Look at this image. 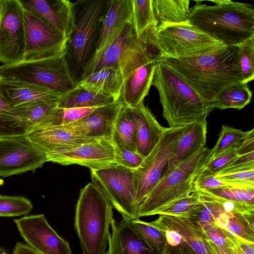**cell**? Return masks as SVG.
<instances>
[{
	"label": "cell",
	"instance_id": "23",
	"mask_svg": "<svg viewBox=\"0 0 254 254\" xmlns=\"http://www.w3.org/2000/svg\"><path fill=\"white\" fill-rule=\"evenodd\" d=\"M132 18L131 0H110L102 22L95 53L100 52L111 44L127 24H132Z\"/></svg>",
	"mask_w": 254,
	"mask_h": 254
},
{
	"label": "cell",
	"instance_id": "20",
	"mask_svg": "<svg viewBox=\"0 0 254 254\" xmlns=\"http://www.w3.org/2000/svg\"><path fill=\"white\" fill-rule=\"evenodd\" d=\"M0 95L13 108L46 101H59L64 94L25 82L0 78Z\"/></svg>",
	"mask_w": 254,
	"mask_h": 254
},
{
	"label": "cell",
	"instance_id": "17",
	"mask_svg": "<svg viewBox=\"0 0 254 254\" xmlns=\"http://www.w3.org/2000/svg\"><path fill=\"white\" fill-rule=\"evenodd\" d=\"M123 105L119 100L96 107L82 118L64 126L81 136L95 139H111L115 121Z\"/></svg>",
	"mask_w": 254,
	"mask_h": 254
},
{
	"label": "cell",
	"instance_id": "56",
	"mask_svg": "<svg viewBox=\"0 0 254 254\" xmlns=\"http://www.w3.org/2000/svg\"><path fill=\"white\" fill-rule=\"evenodd\" d=\"M152 254H169L167 249L164 251L159 252H155Z\"/></svg>",
	"mask_w": 254,
	"mask_h": 254
},
{
	"label": "cell",
	"instance_id": "54",
	"mask_svg": "<svg viewBox=\"0 0 254 254\" xmlns=\"http://www.w3.org/2000/svg\"><path fill=\"white\" fill-rule=\"evenodd\" d=\"M214 254H236L232 248H224L215 245L210 241Z\"/></svg>",
	"mask_w": 254,
	"mask_h": 254
},
{
	"label": "cell",
	"instance_id": "18",
	"mask_svg": "<svg viewBox=\"0 0 254 254\" xmlns=\"http://www.w3.org/2000/svg\"><path fill=\"white\" fill-rule=\"evenodd\" d=\"M136 38L132 24H127L111 44L94 54L84 66L79 80L102 68L118 66L128 53Z\"/></svg>",
	"mask_w": 254,
	"mask_h": 254
},
{
	"label": "cell",
	"instance_id": "52",
	"mask_svg": "<svg viewBox=\"0 0 254 254\" xmlns=\"http://www.w3.org/2000/svg\"><path fill=\"white\" fill-rule=\"evenodd\" d=\"M235 239L237 244L244 254H254V242L245 240L236 236Z\"/></svg>",
	"mask_w": 254,
	"mask_h": 254
},
{
	"label": "cell",
	"instance_id": "15",
	"mask_svg": "<svg viewBox=\"0 0 254 254\" xmlns=\"http://www.w3.org/2000/svg\"><path fill=\"white\" fill-rule=\"evenodd\" d=\"M14 222L27 244L41 254H72L69 243L51 227L44 214L25 215Z\"/></svg>",
	"mask_w": 254,
	"mask_h": 254
},
{
	"label": "cell",
	"instance_id": "22",
	"mask_svg": "<svg viewBox=\"0 0 254 254\" xmlns=\"http://www.w3.org/2000/svg\"><path fill=\"white\" fill-rule=\"evenodd\" d=\"M25 134L45 154L60 148L74 146L99 140L79 136L64 126L36 128Z\"/></svg>",
	"mask_w": 254,
	"mask_h": 254
},
{
	"label": "cell",
	"instance_id": "37",
	"mask_svg": "<svg viewBox=\"0 0 254 254\" xmlns=\"http://www.w3.org/2000/svg\"><path fill=\"white\" fill-rule=\"evenodd\" d=\"M199 192L195 190L176 199L153 212L152 215L186 216L199 203Z\"/></svg>",
	"mask_w": 254,
	"mask_h": 254
},
{
	"label": "cell",
	"instance_id": "1",
	"mask_svg": "<svg viewBox=\"0 0 254 254\" xmlns=\"http://www.w3.org/2000/svg\"><path fill=\"white\" fill-rule=\"evenodd\" d=\"M159 60L171 68L211 106L222 89L242 82L237 46L224 45L194 57Z\"/></svg>",
	"mask_w": 254,
	"mask_h": 254
},
{
	"label": "cell",
	"instance_id": "48",
	"mask_svg": "<svg viewBox=\"0 0 254 254\" xmlns=\"http://www.w3.org/2000/svg\"><path fill=\"white\" fill-rule=\"evenodd\" d=\"M254 169V152L238 156L234 161L219 174L230 173Z\"/></svg>",
	"mask_w": 254,
	"mask_h": 254
},
{
	"label": "cell",
	"instance_id": "44",
	"mask_svg": "<svg viewBox=\"0 0 254 254\" xmlns=\"http://www.w3.org/2000/svg\"><path fill=\"white\" fill-rule=\"evenodd\" d=\"M215 177L227 186L240 188H254V169L216 174Z\"/></svg>",
	"mask_w": 254,
	"mask_h": 254
},
{
	"label": "cell",
	"instance_id": "42",
	"mask_svg": "<svg viewBox=\"0 0 254 254\" xmlns=\"http://www.w3.org/2000/svg\"><path fill=\"white\" fill-rule=\"evenodd\" d=\"M111 141L117 164L132 170H136L141 166L144 158L136 151L127 149L114 130Z\"/></svg>",
	"mask_w": 254,
	"mask_h": 254
},
{
	"label": "cell",
	"instance_id": "31",
	"mask_svg": "<svg viewBox=\"0 0 254 254\" xmlns=\"http://www.w3.org/2000/svg\"><path fill=\"white\" fill-rule=\"evenodd\" d=\"M114 101H115L110 97L95 94L77 85L76 88L63 96L58 102V107L62 109L94 108Z\"/></svg>",
	"mask_w": 254,
	"mask_h": 254
},
{
	"label": "cell",
	"instance_id": "13",
	"mask_svg": "<svg viewBox=\"0 0 254 254\" xmlns=\"http://www.w3.org/2000/svg\"><path fill=\"white\" fill-rule=\"evenodd\" d=\"M24 19V61L49 58L66 51L68 40L62 33L25 10Z\"/></svg>",
	"mask_w": 254,
	"mask_h": 254
},
{
	"label": "cell",
	"instance_id": "5",
	"mask_svg": "<svg viewBox=\"0 0 254 254\" xmlns=\"http://www.w3.org/2000/svg\"><path fill=\"white\" fill-rule=\"evenodd\" d=\"M110 1L82 0L74 3V26L67 44L66 57L77 82L95 53Z\"/></svg>",
	"mask_w": 254,
	"mask_h": 254
},
{
	"label": "cell",
	"instance_id": "33",
	"mask_svg": "<svg viewBox=\"0 0 254 254\" xmlns=\"http://www.w3.org/2000/svg\"><path fill=\"white\" fill-rule=\"evenodd\" d=\"M114 130L127 149L136 151L137 125L128 108L124 105L121 108L115 121Z\"/></svg>",
	"mask_w": 254,
	"mask_h": 254
},
{
	"label": "cell",
	"instance_id": "24",
	"mask_svg": "<svg viewBox=\"0 0 254 254\" xmlns=\"http://www.w3.org/2000/svg\"><path fill=\"white\" fill-rule=\"evenodd\" d=\"M128 109L137 125L136 152L145 158L157 145L166 127L160 125L143 103Z\"/></svg>",
	"mask_w": 254,
	"mask_h": 254
},
{
	"label": "cell",
	"instance_id": "45",
	"mask_svg": "<svg viewBox=\"0 0 254 254\" xmlns=\"http://www.w3.org/2000/svg\"><path fill=\"white\" fill-rule=\"evenodd\" d=\"M237 147L226 150L213 158H210L205 168L215 175L222 172L237 157Z\"/></svg>",
	"mask_w": 254,
	"mask_h": 254
},
{
	"label": "cell",
	"instance_id": "35",
	"mask_svg": "<svg viewBox=\"0 0 254 254\" xmlns=\"http://www.w3.org/2000/svg\"><path fill=\"white\" fill-rule=\"evenodd\" d=\"M132 26L139 37L153 24H157L152 7V0H131Z\"/></svg>",
	"mask_w": 254,
	"mask_h": 254
},
{
	"label": "cell",
	"instance_id": "9",
	"mask_svg": "<svg viewBox=\"0 0 254 254\" xmlns=\"http://www.w3.org/2000/svg\"><path fill=\"white\" fill-rule=\"evenodd\" d=\"M188 125L166 127L152 151L138 168L133 170L134 201L137 212L139 206L165 173L178 140Z\"/></svg>",
	"mask_w": 254,
	"mask_h": 254
},
{
	"label": "cell",
	"instance_id": "47",
	"mask_svg": "<svg viewBox=\"0 0 254 254\" xmlns=\"http://www.w3.org/2000/svg\"><path fill=\"white\" fill-rule=\"evenodd\" d=\"M224 186H227L223 182L217 179L215 175L211 173L205 167L196 177L194 182L195 190H205Z\"/></svg>",
	"mask_w": 254,
	"mask_h": 254
},
{
	"label": "cell",
	"instance_id": "19",
	"mask_svg": "<svg viewBox=\"0 0 254 254\" xmlns=\"http://www.w3.org/2000/svg\"><path fill=\"white\" fill-rule=\"evenodd\" d=\"M149 223L160 230L176 232L197 254H214L203 228L188 217L159 215L156 220Z\"/></svg>",
	"mask_w": 254,
	"mask_h": 254
},
{
	"label": "cell",
	"instance_id": "38",
	"mask_svg": "<svg viewBox=\"0 0 254 254\" xmlns=\"http://www.w3.org/2000/svg\"><path fill=\"white\" fill-rule=\"evenodd\" d=\"M19 120L16 109L0 95V137L25 134L19 127Z\"/></svg>",
	"mask_w": 254,
	"mask_h": 254
},
{
	"label": "cell",
	"instance_id": "11",
	"mask_svg": "<svg viewBox=\"0 0 254 254\" xmlns=\"http://www.w3.org/2000/svg\"><path fill=\"white\" fill-rule=\"evenodd\" d=\"M25 48L24 9L20 0H0V62L23 61Z\"/></svg>",
	"mask_w": 254,
	"mask_h": 254
},
{
	"label": "cell",
	"instance_id": "36",
	"mask_svg": "<svg viewBox=\"0 0 254 254\" xmlns=\"http://www.w3.org/2000/svg\"><path fill=\"white\" fill-rule=\"evenodd\" d=\"M95 108L62 109L57 107L47 119L34 129L68 125L82 118Z\"/></svg>",
	"mask_w": 254,
	"mask_h": 254
},
{
	"label": "cell",
	"instance_id": "25",
	"mask_svg": "<svg viewBox=\"0 0 254 254\" xmlns=\"http://www.w3.org/2000/svg\"><path fill=\"white\" fill-rule=\"evenodd\" d=\"M109 236V249L106 254H152L155 253L122 219L113 218Z\"/></svg>",
	"mask_w": 254,
	"mask_h": 254
},
{
	"label": "cell",
	"instance_id": "39",
	"mask_svg": "<svg viewBox=\"0 0 254 254\" xmlns=\"http://www.w3.org/2000/svg\"><path fill=\"white\" fill-rule=\"evenodd\" d=\"M249 132L250 130L244 131L240 129L223 125L219 138L213 149H211L210 158L237 146Z\"/></svg>",
	"mask_w": 254,
	"mask_h": 254
},
{
	"label": "cell",
	"instance_id": "10",
	"mask_svg": "<svg viewBox=\"0 0 254 254\" xmlns=\"http://www.w3.org/2000/svg\"><path fill=\"white\" fill-rule=\"evenodd\" d=\"M90 171L92 183L121 214L123 219L138 218L134 201L133 170L116 164Z\"/></svg>",
	"mask_w": 254,
	"mask_h": 254
},
{
	"label": "cell",
	"instance_id": "12",
	"mask_svg": "<svg viewBox=\"0 0 254 254\" xmlns=\"http://www.w3.org/2000/svg\"><path fill=\"white\" fill-rule=\"evenodd\" d=\"M47 162L25 134L0 137V177L35 173Z\"/></svg>",
	"mask_w": 254,
	"mask_h": 254
},
{
	"label": "cell",
	"instance_id": "3",
	"mask_svg": "<svg viewBox=\"0 0 254 254\" xmlns=\"http://www.w3.org/2000/svg\"><path fill=\"white\" fill-rule=\"evenodd\" d=\"M157 89L163 116L170 127L206 120L213 109L171 68L158 60L152 84Z\"/></svg>",
	"mask_w": 254,
	"mask_h": 254
},
{
	"label": "cell",
	"instance_id": "29",
	"mask_svg": "<svg viewBox=\"0 0 254 254\" xmlns=\"http://www.w3.org/2000/svg\"><path fill=\"white\" fill-rule=\"evenodd\" d=\"M252 98V92L247 83L241 82L222 89L215 96L211 106L213 109H235L239 110L249 104Z\"/></svg>",
	"mask_w": 254,
	"mask_h": 254
},
{
	"label": "cell",
	"instance_id": "49",
	"mask_svg": "<svg viewBox=\"0 0 254 254\" xmlns=\"http://www.w3.org/2000/svg\"><path fill=\"white\" fill-rule=\"evenodd\" d=\"M254 152V129L250 130L249 134L237 147L238 156Z\"/></svg>",
	"mask_w": 254,
	"mask_h": 254
},
{
	"label": "cell",
	"instance_id": "8",
	"mask_svg": "<svg viewBox=\"0 0 254 254\" xmlns=\"http://www.w3.org/2000/svg\"><path fill=\"white\" fill-rule=\"evenodd\" d=\"M154 40L160 58L196 57L225 45L187 22L158 25Z\"/></svg>",
	"mask_w": 254,
	"mask_h": 254
},
{
	"label": "cell",
	"instance_id": "51",
	"mask_svg": "<svg viewBox=\"0 0 254 254\" xmlns=\"http://www.w3.org/2000/svg\"><path fill=\"white\" fill-rule=\"evenodd\" d=\"M169 254H197L192 248L186 242L173 247H167Z\"/></svg>",
	"mask_w": 254,
	"mask_h": 254
},
{
	"label": "cell",
	"instance_id": "57",
	"mask_svg": "<svg viewBox=\"0 0 254 254\" xmlns=\"http://www.w3.org/2000/svg\"><path fill=\"white\" fill-rule=\"evenodd\" d=\"M4 183L3 180L0 179V186H2Z\"/></svg>",
	"mask_w": 254,
	"mask_h": 254
},
{
	"label": "cell",
	"instance_id": "27",
	"mask_svg": "<svg viewBox=\"0 0 254 254\" xmlns=\"http://www.w3.org/2000/svg\"><path fill=\"white\" fill-rule=\"evenodd\" d=\"M124 78L116 66L105 67L80 80L77 85L95 94L119 100Z\"/></svg>",
	"mask_w": 254,
	"mask_h": 254
},
{
	"label": "cell",
	"instance_id": "53",
	"mask_svg": "<svg viewBox=\"0 0 254 254\" xmlns=\"http://www.w3.org/2000/svg\"><path fill=\"white\" fill-rule=\"evenodd\" d=\"M13 254H41L27 244L18 242L16 244Z\"/></svg>",
	"mask_w": 254,
	"mask_h": 254
},
{
	"label": "cell",
	"instance_id": "50",
	"mask_svg": "<svg viewBox=\"0 0 254 254\" xmlns=\"http://www.w3.org/2000/svg\"><path fill=\"white\" fill-rule=\"evenodd\" d=\"M160 231L163 233L165 237L167 247L176 246L185 242L182 239V237L175 231L170 230Z\"/></svg>",
	"mask_w": 254,
	"mask_h": 254
},
{
	"label": "cell",
	"instance_id": "40",
	"mask_svg": "<svg viewBox=\"0 0 254 254\" xmlns=\"http://www.w3.org/2000/svg\"><path fill=\"white\" fill-rule=\"evenodd\" d=\"M32 208V202L25 197L0 194V217L25 216Z\"/></svg>",
	"mask_w": 254,
	"mask_h": 254
},
{
	"label": "cell",
	"instance_id": "2",
	"mask_svg": "<svg viewBox=\"0 0 254 254\" xmlns=\"http://www.w3.org/2000/svg\"><path fill=\"white\" fill-rule=\"evenodd\" d=\"M209 5L196 1L187 22L221 42L238 46L254 36V8L231 0H211Z\"/></svg>",
	"mask_w": 254,
	"mask_h": 254
},
{
	"label": "cell",
	"instance_id": "34",
	"mask_svg": "<svg viewBox=\"0 0 254 254\" xmlns=\"http://www.w3.org/2000/svg\"><path fill=\"white\" fill-rule=\"evenodd\" d=\"M126 220L127 224L146 243L154 252H159L167 248L163 233L149 222L140 220L139 218Z\"/></svg>",
	"mask_w": 254,
	"mask_h": 254
},
{
	"label": "cell",
	"instance_id": "43",
	"mask_svg": "<svg viewBox=\"0 0 254 254\" xmlns=\"http://www.w3.org/2000/svg\"><path fill=\"white\" fill-rule=\"evenodd\" d=\"M203 190L220 198L254 205V188L224 186Z\"/></svg>",
	"mask_w": 254,
	"mask_h": 254
},
{
	"label": "cell",
	"instance_id": "41",
	"mask_svg": "<svg viewBox=\"0 0 254 254\" xmlns=\"http://www.w3.org/2000/svg\"><path fill=\"white\" fill-rule=\"evenodd\" d=\"M237 46L242 82L248 83L254 78V36Z\"/></svg>",
	"mask_w": 254,
	"mask_h": 254
},
{
	"label": "cell",
	"instance_id": "7",
	"mask_svg": "<svg viewBox=\"0 0 254 254\" xmlns=\"http://www.w3.org/2000/svg\"><path fill=\"white\" fill-rule=\"evenodd\" d=\"M66 51L56 56L0 66V78L41 86L63 94L76 88L66 57Z\"/></svg>",
	"mask_w": 254,
	"mask_h": 254
},
{
	"label": "cell",
	"instance_id": "46",
	"mask_svg": "<svg viewBox=\"0 0 254 254\" xmlns=\"http://www.w3.org/2000/svg\"><path fill=\"white\" fill-rule=\"evenodd\" d=\"M203 229L209 240L212 243L224 248H231L235 236L224 229L215 225L206 226Z\"/></svg>",
	"mask_w": 254,
	"mask_h": 254
},
{
	"label": "cell",
	"instance_id": "6",
	"mask_svg": "<svg viewBox=\"0 0 254 254\" xmlns=\"http://www.w3.org/2000/svg\"><path fill=\"white\" fill-rule=\"evenodd\" d=\"M211 157V149L200 147L164 174L137 209V216H151L156 210L195 190L194 181Z\"/></svg>",
	"mask_w": 254,
	"mask_h": 254
},
{
	"label": "cell",
	"instance_id": "30",
	"mask_svg": "<svg viewBox=\"0 0 254 254\" xmlns=\"http://www.w3.org/2000/svg\"><path fill=\"white\" fill-rule=\"evenodd\" d=\"M58 102H41L15 108L20 118L19 128L25 134L34 129L52 114Z\"/></svg>",
	"mask_w": 254,
	"mask_h": 254
},
{
	"label": "cell",
	"instance_id": "4",
	"mask_svg": "<svg viewBox=\"0 0 254 254\" xmlns=\"http://www.w3.org/2000/svg\"><path fill=\"white\" fill-rule=\"evenodd\" d=\"M113 218L112 203L93 183L80 190L74 227L83 254H106Z\"/></svg>",
	"mask_w": 254,
	"mask_h": 254
},
{
	"label": "cell",
	"instance_id": "16",
	"mask_svg": "<svg viewBox=\"0 0 254 254\" xmlns=\"http://www.w3.org/2000/svg\"><path fill=\"white\" fill-rule=\"evenodd\" d=\"M24 9L62 33L68 40L74 26V3L68 0H20Z\"/></svg>",
	"mask_w": 254,
	"mask_h": 254
},
{
	"label": "cell",
	"instance_id": "55",
	"mask_svg": "<svg viewBox=\"0 0 254 254\" xmlns=\"http://www.w3.org/2000/svg\"><path fill=\"white\" fill-rule=\"evenodd\" d=\"M0 254H9V253L6 250L0 247Z\"/></svg>",
	"mask_w": 254,
	"mask_h": 254
},
{
	"label": "cell",
	"instance_id": "28",
	"mask_svg": "<svg viewBox=\"0 0 254 254\" xmlns=\"http://www.w3.org/2000/svg\"><path fill=\"white\" fill-rule=\"evenodd\" d=\"M158 25L187 22L190 8L189 0H152Z\"/></svg>",
	"mask_w": 254,
	"mask_h": 254
},
{
	"label": "cell",
	"instance_id": "32",
	"mask_svg": "<svg viewBox=\"0 0 254 254\" xmlns=\"http://www.w3.org/2000/svg\"><path fill=\"white\" fill-rule=\"evenodd\" d=\"M245 213L223 212L217 218L215 225L233 236L254 242V229L247 221Z\"/></svg>",
	"mask_w": 254,
	"mask_h": 254
},
{
	"label": "cell",
	"instance_id": "26",
	"mask_svg": "<svg viewBox=\"0 0 254 254\" xmlns=\"http://www.w3.org/2000/svg\"><path fill=\"white\" fill-rule=\"evenodd\" d=\"M206 134V120L188 125L178 140L163 174L168 173L200 147L205 146Z\"/></svg>",
	"mask_w": 254,
	"mask_h": 254
},
{
	"label": "cell",
	"instance_id": "21",
	"mask_svg": "<svg viewBox=\"0 0 254 254\" xmlns=\"http://www.w3.org/2000/svg\"><path fill=\"white\" fill-rule=\"evenodd\" d=\"M158 60L143 64L124 79L119 100L124 106L134 108L143 103L152 84Z\"/></svg>",
	"mask_w": 254,
	"mask_h": 254
},
{
	"label": "cell",
	"instance_id": "14",
	"mask_svg": "<svg viewBox=\"0 0 254 254\" xmlns=\"http://www.w3.org/2000/svg\"><path fill=\"white\" fill-rule=\"evenodd\" d=\"M47 162L62 165L77 164L98 169L116 164L111 139H99L78 145L60 148L45 154Z\"/></svg>",
	"mask_w": 254,
	"mask_h": 254
}]
</instances>
